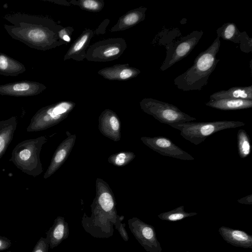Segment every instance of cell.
Here are the masks:
<instances>
[{
	"label": "cell",
	"instance_id": "cell-6",
	"mask_svg": "<svg viewBox=\"0 0 252 252\" xmlns=\"http://www.w3.org/2000/svg\"><path fill=\"white\" fill-rule=\"evenodd\" d=\"M203 34L202 31H194L176 42L169 44L166 56L160 69L164 71L186 57L197 44Z\"/></svg>",
	"mask_w": 252,
	"mask_h": 252
},
{
	"label": "cell",
	"instance_id": "cell-34",
	"mask_svg": "<svg viewBox=\"0 0 252 252\" xmlns=\"http://www.w3.org/2000/svg\"><path fill=\"white\" fill-rule=\"evenodd\" d=\"M49 2H51L55 3L56 4H58L60 5H63L64 6H69L70 5L69 1H66L65 0H44Z\"/></svg>",
	"mask_w": 252,
	"mask_h": 252
},
{
	"label": "cell",
	"instance_id": "cell-16",
	"mask_svg": "<svg viewBox=\"0 0 252 252\" xmlns=\"http://www.w3.org/2000/svg\"><path fill=\"white\" fill-rule=\"evenodd\" d=\"M76 135H70L58 147L49 168L48 176L57 170L69 156L75 141Z\"/></svg>",
	"mask_w": 252,
	"mask_h": 252
},
{
	"label": "cell",
	"instance_id": "cell-22",
	"mask_svg": "<svg viewBox=\"0 0 252 252\" xmlns=\"http://www.w3.org/2000/svg\"><path fill=\"white\" fill-rule=\"evenodd\" d=\"M241 33L234 23H225L217 30L218 37L234 43L239 44Z\"/></svg>",
	"mask_w": 252,
	"mask_h": 252
},
{
	"label": "cell",
	"instance_id": "cell-20",
	"mask_svg": "<svg viewBox=\"0 0 252 252\" xmlns=\"http://www.w3.org/2000/svg\"><path fill=\"white\" fill-rule=\"evenodd\" d=\"M96 199L100 208L105 212L112 211L115 207L112 192L107 184L101 179L97 180Z\"/></svg>",
	"mask_w": 252,
	"mask_h": 252
},
{
	"label": "cell",
	"instance_id": "cell-12",
	"mask_svg": "<svg viewBox=\"0 0 252 252\" xmlns=\"http://www.w3.org/2000/svg\"><path fill=\"white\" fill-rule=\"evenodd\" d=\"M94 35L93 30L90 29L84 30L65 54L64 61L73 59L77 61H81L86 59L87 51Z\"/></svg>",
	"mask_w": 252,
	"mask_h": 252
},
{
	"label": "cell",
	"instance_id": "cell-21",
	"mask_svg": "<svg viewBox=\"0 0 252 252\" xmlns=\"http://www.w3.org/2000/svg\"><path fill=\"white\" fill-rule=\"evenodd\" d=\"M25 65L9 56L0 53V74L6 76H15L24 73Z\"/></svg>",
	"mask_w": 252,
	"mask_h": 252
},
{
	"label": "cell",
	"instance_id": "cell-24",
	"mask_svg": "<svg viewBox=\"0 0 252 252\" xmlns=\"http://www.w3.org/2000/svg\"><path fill=\"white\" fill-rule=\"evenodd\" d=\"M237 140L239 155L241 158H245L249 156L251 151L250 137L245 130L240 129L237 133Z\"/></svg>",
	"mask_w": 252,
	"mask_h": 252
},
{
	"label": "cell",
	"instance_id": "cell-35",
	"mask_svg": "<svg viewBox=\"0 0 252 252\" xmlns=\"http://www.w3.org/2000/svg\"><path fill=\"white\" fill-rule=\"evenodd\" d=\"M4 139L0 136V153H1L4 149Z\"/></svg>",
	"mask_w": 252,
	"mask_h": 252
},
{
	"label": "cell",
	"instance_id": "cell-14",
	"mask_svg": "<svg viewBox=\"0 0 252 252\" xmlns=\"http://www.w3.org/2000/svg\"><path fill=\"white\" fill-rule=\"evenodd\" d=\"M219 232L225 242L232 246L252 249V236L245 231L222 226Z\"/></svg>",
	"mask_w": 252,
	"mask_h": 252
},
{
	"label": "cell",
	"instance_id": "cell-4",
	"mask_svg": "<svg viewBox=\"0 0 252 252\" xmlns=\"http://www.w3.org/2000/svg\"><path fill=\"white\" fill-rule=\"evenodd\" d=\"M140 106L144 112L159 122L169 126L196 120L173 104L152 98L143 99L140 102Z\"/></svg>",
	"mask_w": 252,
	"mask_h": 252
},
{
	"label": "cell",
	"instance_id": "cell-8",
	"mask_svg": "<svg viewBox=\"0 0 252 252\" xmlns=\"http://www.w3.org/2000/svg\"><path fill=\"white\" fill-rule=\"evenodd\" d=\"M130 228L140 244L148 252H162L154 227L134 218L130 220Z\"/></svg>",
	"mask_w": 252,
	"mask_h": 252
},
{
	"label": "cell",
	"instance_id": "cell-2",
	"mask_svg": "<svg viewBox=\"0 0 252 252\" xmlns=\"http://www.w3.org/2000/svg\"><path fill=\"white\" fill-rule=\"evenodd\" d=\"M220 46V38L217 36L206 50L197 56L193 65L174 80L177 88L183 91L202 90L220 61L217 55Z\"/></svg>",
	"mask_w": 252,
	"mask_h": 252
},
{
	"label": "cell",
	"instance_id": "cell-31",
	"mask_svg": "<svg viewBox=\"0 0 252 252\" xmlns=\"http://www.w3.org/2000/svg\"><path fill=\"white\" fill-rule=\"evenodd\" d=\"M11 245V241L7 238L0 236V251L9 248Z\"/></svg>",
	"mask_w": 252,
	"mask_h": 252
},
{
	"label": "cell",
	"instance_id": "cell-17",
	"mask_svg": "<svg viewBox=\"0 0 252 252\" xmlns=\"http://www.w3.org/2000/svg\"><path fill=\"white\" fill-rule=\"evenodd\" d=\"M220 99H241L252 100V86L233 87L227 90H221L210 95V100Z\"/></svg>",
	"mask_w": 252,
	"mask_h": 252
},
{
	"label": "cell",
	"instance_id": "cell-19",
	"mask_svg": "<svg viewBox=\"0 0 252 252\" xmlns=\"http://www.w3.org/2000/svg\"><path fill=\"white\" fill-rule=\"evenodd\" d=\"M207 106L221 110H235L252 107V100L241 99H220L209 100L205 103Z\"/></svg>",
	"mask_w": 252,
	"mask_h": 252
},
{
	"label": "cell",
	"instance_id": "cell-29",
	"mask_svg": "<svg viewBox=\"0 0 252 252\" xmlns=\"http://www.w3.org/2000/svg\"><path fill=\"white\" fill-rule=\"evenodd\" d=\"M48 247L47 239L41 237L37 242L32 252H48Z\"/></svg>",
	"mask_w": 252,
	"mask_h": 252
},
{
	"label": "cell",
	"instance_id": "cell-15",
	"mask_svg": "<svg viewBox=\"0 0 252 252\" xmlns=\"http://www.w3.org/2000/svg\"><path fill=\"white\" fill-rule=\"evenodd\" d=\"M147 10V8L141 6L128 11L120 17L110 32L123 31L136 25L144 20Z\"/></svg>",
	"mask_w": 252,
	"mask_h": 252
},
{
	"label": "cell",
	"instance_id": "cell-13",
	"mask_svg": "<svg viewBox=\"0 0 252 252\" xmlns=\"http://www.w3.org/2000/svg\"><path fill=\"white\" fill-rule=\"evenodd\" d=\"M140 72L139 69L124 63L103 68L97 73L107 80L126 81L137 77Z\"/></svg>",
	"mask_w": 252,
	"mask_h": 252
},
{
	"label": "cell",
	"instance_id": "cell-30",
	"mask_svg": "<svg viewBox=\"0 0 252 252\" xmlns=\"http://www.w3.org/2000/svg\"><path fill=\"white\" fill-rule=\"evenodd\" d=\"M110 23V20L106 19L99 25L98 28L94 31V35L103 34L106 31V29Z\"/></svg>",
	"mask_w": 252,
	"mask_h": 252
},
{
	"label": "cell",
	"instance_id": "cell-9",
	"mask_svg": "<svg viewBox=\"0 0 252 252\" xmlns=\"http://www.w3.org/2000/svg\"><path fill=\"white\" fill-rule=\"evenodd\" d=\"M75 106L71 101H61L41 109L38 118L45 126H52L66 118Z\"/></svg>",
	"mask_w": 252,
	"mask_h": 252
},
{
	"label": "cell",
	"instance_id": "cell-7",
	"mask_svg": "<svg viewBox=\"0 0 252 252\" xmlns=\"http://www.w3.org/2000/svg\"><path fill=\"white\" fill-rule=\"evenodd\" d=\"M143 143L149 148L160 155L182 159L192 160L194 158L187 152L174 144L170 139L159 136L142 137Z\"/></svg>",
	"mask_w": 252,
	"mask_h": 252
},
{
	"label": "cell",
	"instance_id": "cell-3",
	"mask_svg": "<svg viewBox=\"0 0 252 252\" xmlns=\"http://www.w3.org/2000/svg\"><path fill=\"white\" fill-rule=\"evenodd\" d=\"M245 125V123L241 121L221 120L209 122H186L170 126L180 130L181 135L186 140L197 145L215 133Z\"/></svg>",
	"mask_w": 252,
	"mask_h": 252
},
{
	"label": "cell",
	"instance_id": "cell-18",
	"mask_svg": "<svg viewBox=\"0 0 252 252\" xmlns=\"http://www.w3.org/2000/svg\"><path fill=\"white\" fill-rule=\"evenodd\" d=\"M68 224L62 217L56 219L53 225L48 232L47 240L50 248L58 246L68 236Z\"/></svg>",
	"mask_w": 252,
	"mask_h": 252
},
{
	"label": "cell",
	"instance_id": "cell-25",
	"mask_svg": "<svg viewBox=\"0 0 252 252\" xmlns=\"http://www.w3.org/2000/svg\"><path fill=\"white\" fill-rule=\"evenodd\" d=\"M69 2L83 10L93 12L101 11L104 6L103 0H71Z\"/></svg>",
	"mask_w": 252,
	"mask_h": 252
},
{
	"label": "cell",
	"instance_id": "cell-36",
	"mask_svg": "<svg viewBox=\"0 0 252 252\" xmlns=\"http://www.w3.org/2000/svg\"><path fill=\"white\" fill-rule=\"evenodd\" d=\"M186 252H188V251H187Z\"/></svg>",
	"mask_w": 252,
	"mask_h": 252
},
{
	"label": "cell",
	"instance_id": "cell-23",
	"mask_svg": "<svg viewBox=\"0 0 252 252\" xmlns=\"http://www.w3.org/2000/svg\"><path fill=\"white\" fill-rule=\"evenodd\" d=\"M197 214L195 212H186L184 206H180L171 211L161 213L158 215V218L162 220L175 221L192 217Z\"/></svg>",
	"mask_w": 252,
	"mask_h": 252
},
{
	"label": "cell",
	"instance_id": "cell-11",
	"mask_svg": "<svg viewBox=\"0 0 252 252\" xmlns=\"http://www.w3.org/2000/svg\"><path fill=\"white\" fill-rule=\"evenodd\" d=\"M99 129L104 136L115 141L121 138V123L117 115L111 110H104L99 117Z\"/></svg>",
	"mask_w": 252,
	"mask_h": 252
},
{
	"label": "cell",
	"instance_id": "cell-28",
	"mask_svg": "<svg viewBox=\"0 0 252 252\" xmlns=\"http://www.w3.org/2000/svg\"><path fill=\"white\" fill-rule=\"evenodd\" d=\"M74 31V29L71 27H63L59 32V38L65 42H69L71 39V36Z\"/></svg>",
	"mask_w": 252,
	"mask_h": 252
},
{
	"label": "cell",
	"instance_id": "cell-1",
	"mask_svg": "<svg viewBox=\"0 0 252 252\" xmlns=\"http://www.w3.org/2000/svg\"><path fill=\"white\" fill-rule=\"evenodd\" d=\"M4 19L11 24L4 25L9 35L30 48L46 51L66 44L58 34L63 27L50 18L16 13Z\"/></svg>",
	"mask_w": 252,
	"mask_h": 252
},
{
	"label": "cell",
	"instance_id": "cell-32",
	"mask_svg": "<svg viewBox=\"0 0 252 252\" xmlns=\"http://www.w3.org/2000/svg\"><path fill=\"white\" fill-rule=\"evenodd\" d=\"M31 156V152L28 149H24L20 152L19 157L22 160H26L28 159Z\"/></svg>",
	"mask_w": 252,
	"mask_h": 252
},
{
	"label": "cell",
	"instance_id": "cell-26",
	"mask_svg": "<svg viewBox=\"0 0 252 252\" xmlns=\"http://www.w3.org/2000/svg\"><path fill=\"white\" fill-rule=\"evenodd\" d=\"M135 157L132 152H122L111 155L108 160L114 165L122 166L128 164Z\"/></svg>",
	"mask_w": 252,
	"mask_h": 252
},
{
	"label": "cell",
	"instance_id": "cell-33",
	"mask_svg": "<svg viewBox=\"0 0 252 252\" xmlns=\"http://www.w3.org/2000/svg\"><path fill=\"white\" fill-rule=\"evenodd\" d=\"M237 202L244 204H252V194L247 195L243 198L239 199L237 200Z\"/></svg>",
	"mask_w": 252,
	"mask_h": 252
},
{
	"label": "cell",
	"instance_id": "cell-5",
	"mask_svg": "<svg viewBox=\"0 0 252 252\" xmlns=\"http://www.w3.org/2000/svg\"><path fill=\"white\" fill-rule=\"evenodd\" d=\"M127 47L125 39L111 38L99 40L90 45L86 59L90 62H106L118 59Z\"/></svg>",
	"mask_w": 252,
	"mask_h": 252
},
{
	"label": "cell",
	"instance_id": "cell-27",
	"mask_svg": "<svg viewBox=\"0 0 252 252\" xmlns=\"http://www.w3.org/2000/svg\"><path fill=\"white\" fill-rule=\"evenodd\" d=\"M239 44L240 50L243 52L249 53L252 52V38L246 32H241Z\"/></svg>",
	"mask_w": 252,
	"mask_h": 252
},
{
	"label": "cell",
	"instance_id": "cell-10",
	"mask_svg": "<svg viewBox=\"0 0 252 252\" xmlns=\"http://www.w3.org/2000/svg\"><path fill=\"white\" fill-rule=\"evenodd\" d=\"M46 89L43 84L32 81H21L0 85V94L14 96H32Z\"/></svg>",
	"mask_w": 252,
	"mask_h": 252
}]
</instances>
